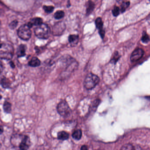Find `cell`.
I'll use <instances>...</instances> for the list:
<instances>
[{
  "label": "cell",
  "instance_id": "obj_4",
  "mask_svg": "<svg viewBox=\"0 0 150 150\" xmlns=\"http://www.w3.org/2000/svg\"><path fill=\"white\" fill-rule=\"evenodd\" d=\"M27 24H25L20 26L18 30V37L24 40H27L31 38V31Z\"/></svg>",
  "mask_w": 150,
  "mask_h": 150
},
{
  "label": "cell",
  "instance_id": "obj_21",
  "mask_svg": "<svg viewBox=\"0 0 150 150\" xmlns=\"http://www.w3.org/2000/svg\"><path fill=\"white\" fill-rule=\"evenodd\" d=\"M129 5H130L129 1L124 2L122 3L120 10L122 13L125 12L126 11V9L129 7Z\"/></svg>",
  "mask_w": 150,
  "mask_h": 150
},
{
  "label": "cell",
  "instance_id": "obj_1",
  "mask_svg": "<svg viewBox=\"0 0 150 150\" xmlns=\"http://www.w3.org/2000/svg\"><path fill=\"white\" fill-rule=\"evenodd\" d=\"M14 50L12 46L9 44H2L0 47V59L11 60L13 57Z\"/></svg>",
  "mask_w": 150,
  "mask_h": 150
},
{
  "label": "cell",
  "instance_id": "obj_26",
  "mask_svg": "<svg viewBox=\"0 0 150 150\" xmlns=\"http://www.w3.org/2000/svg\"><path fill=\"white\" fill-rule=\"evenodd\" d=\"M4 67L2 63L0 61V74L2 73L3 71Z\"/></svg>",
  "mask_w": 150,
  "mask_h": 150
},
{
  "label": "cell",
  "instance_id": "obj_8",
  "mask_svg": "<svg viewBox=\"0 0 150 150\" xmlns=\"http://www.w3.org/2000/svg\"><path fill=\"white\" fill-rule=\"evenodd\" d=\"M96 27L99 30V32L101 38H103L105 37V31L103 29V22L101 18H98L95 21Z\"/></svg>",
  "mask_w": 150,
  "mask_h": 150
},
{
  "label": "cell",
  "instance_id": "obj_17",
  "mask_svg": "<svg viewBox=\"0 0 150 150\" xmlns=\"http://www.w3.org/2000/svg\"><path fill=\"white\" fill-rule=\"evenodd\" d=\"M95 8V4L92 2L89 1L88 3V6L86 8V14L87 15H90L92 12Z\"/></svg>",
  "mask_w": 150,
  "mask_h": 150
},
{
  "label": "cell",
  "instance_id": "obj_13",
  "mask_svg": "<svg viewBox=\"0 0 150 150\" xmlns=\"http://www.w3.org/2000/svg\"><path fill=\"white\" fill-rule=\"evenodd\" d=\"M40 64V61L38 58H36V57L33 58L29 62V66L31 67H39Z\"/></svg>",
  "mask_w": 150,
  "mask_h": 150
},
{
  "label": "cell",
  "instance_id": "obj_19",
  "mask_svg": "<svg viewBox=\"0 0 150 150\" xmlns=\"http://www.w3.org/2000/svg\"><path fill=\"white\" fill-rule=\"evenodd\" d=\"M65 16V13L62 11H58L54 14V17L55 19H60L63 18Z\"/></svg>",
  "mask_w": 150,
  "mask_h": 150
},
{
  "label": "cell",
  "instance_id": "obj_18",
  "mask_svg": "<svg viewBox=\"0 0 150 150\" xmlns=\"http://www.w3.org/2000/svg\"><path fill=\"white\" fill-rule=\"evenodd\" d=\"M3 108L5 112L8 113H10L11 111V105L10 103L7 102V101H5L4 104Z\"/></svg>",
  "mask_w": 150,
  "mask_h": 150
},
{
  "label": "cell",
  "instance_id": "obj_7",
  "mask_svg": "<svg viewBox=\"0 0 150 150\" xmlns=\"http://www.w3.org/2000/svg\"><path fill=\"white\" fill-rule=\"evenodd\" d=\"M65 29V25L63 23H59L55 25L53 33L55 35H60L63 33Z\"/></svg>",
  "mask_w": 150,
  "mask_h": 150
},
{
  "label": "cell",
  "instance_id": "obj_24",
  "mask_svg": "<svg viewBox=\"0 0 150 150\" xmlns=\"http://www.w3.org/2000/svg\"><path fill=\"white\" fill-rule=\"evenodd\" d=\"M120 9L117 6L114 7L112 10V14L113 16L115 17L118 16L119 15Z\"/></svg>",
  "mask_w": 150,
  "mask_h": 150
},
{
  "label": "cell",
  "instance_id": "obj_28",
  "mask_svg": "<svg viewBox=\"0 0 150 150\" xmlns=\"http://www.w3.org/2000/svg\"><path fill=\"white\" fill-rule=\"evenodd\" d=\"M3 132V129L2 127H0V134H2Z\"/></svg>",
  "mask_w": 150,
  "mask_h": 150
},
{
  "label": "cell",
  "instance_id": "obj_3",
  "mask_svg": "<svg viewBox=\"0 0 150 150\" xmlns=\"http://www.w3.org/2000/svg\"><path fill=\"white\" fill-rule=\"evenodd\" d=\"M99 81L100 78L97 76L90 74L86 76L85 79L84 86L87 90H91L97 86Z\"/></svg>",
  "mask_w": 150,
  "mask_h": 150
},
{
  "label": "cell",
  "instance_id": "obj_10",
  "mask_svg": "<svg viewBox=\"0 0 150 150\" xmlns=\"http://www.w3.org/2000/svg\"><path fill=\"white\" fill-rule=\"evenodd\" d=\"M121 150H142L141 148L137 145L132 144H127L122 146Z\"/></svg>",
  "mask_w": 150,
  "mask_h": 150
},
{
  "label": "cell",
  "instance_id": "obj_12",
  "mask_svg": "<svg viewBox=\"0 0 150 150\" xmlns=\"http://www.w3.org/2000/svg\"><path fill=\"white\" fill-rule=\"evenodd\" d=\"M42 23V20L41 18H33L31 20L30 23H28L27 25L29 26L30 28L32 27L33 25H40Z\"/></svg>",
  "mask_w": 150,
  "mask_h": 150
},
{
  "label": "cell",
  "instance_id": "obj_23",
  "mask_svg": "<svg viewBox=\"0 0 150 150\" xmlns=\"http://www.w3.org/2000/svg\"><path fill=\"white\" fill-rule=\"evenodd\" d=\"M43 8L47 13H50L53 11L54 8L52 6H44Z\"/></svg>",
  "mask_w": 150,
  "mask_h": 150
},
{
  "label": "cell",
  "instance_id": "obj_30",
  "mask_svg": "<svg viewBox=\"0 0 150 150\" xmlns=\"http://www.w3.org/2000/svg\"><path fill=\"white\" fill-rule=\"evenodd\" d=\"M2 44H1V41H0V47H1V46Z\"/></svg>",
  "mask_w": 150,
  "mask_h": 150
},
{
  "label": "cell",
  "instance_id": "obj_25",
  "mask_svg": "<svg viewBox=\"0 0 150 150\" xmlns=\"http://www.w3.org/2000/svg\"><path fill=\"white\" fill-rule=\"evenodd\" d=\"M17 21L15 20V21H13V22H11V23L10 24L9 26L10 27L11 29H13L16 27L17 25Z\"/></svg>",
  "mask_w": 150,
  "mask_h": 150
},
{
  "label": "cell",
  "instance_id": "obj_22",
  "mask_svg": "<svg viewBox=\"0 0 150 150\" xmlns=\"http://www.w3.org/2000/svg\"><path fill=\"white\" fill-rule=\"evenodd\" d=\"M141 40L143 43H145V44H147L149 41V37L146 33H144L143 34L142 37L141 38Z\"/></svg>",
  "mask_w": 150,
  "mask_h": 150
},
{
  "label": "cell",
  "instance_id": "obj_29",
  "mask_svg": "<svg viewBox=\"0 0 150 150\" xmlns=\"http://www.w3.org/2000/svg\"><path fill=\"white\" fill-rule=\"evenodd\" d=\"M117 1H118L120 2L122 1H123V0H117Z\"/></svg>",
  "mask_w": 150,
  "mask_h": 150
},
{
  "label": "cell",
  "instance_id": "obj_16",
  "mask_svg": "<svg viewBox=\"0 0 150 150\" xmlns=\"http://www.w3.org/2000/svg\"><path fill=\"white\" fill-rule=\"evenodd\" d=\"M82 137V131L81 129L75 130L72 134V137L75 140H79Z\"/></svg>",
  "mask_w": 150,
  "mask_h": 150
},
{
  "label": "cell",
  "instance_id": "obj_14",
  "mask_svg": "<svg viewBox=\"0 0 150 150\" xmlns=\"http://www.w3.org/2000/svg\"><path fill=\"white\" fill-rule=\"evenodd\" d=\"M57 137L59 140L64 141L68 139L69 137V134L65 131H61L58 133Z\"/></svg>",
  "mask_w": 150,
  "mask_h": 150
},
{
  "label": "cell",
  "instance_id": "obj_15",
  "mask_svg": "<svg viewBox=\"0 0 150 150\" xmlns=\"http://www.w3.org/2000/svg\"><path fill=\"white\" fill-rule=\"evenodd\" d=\"M17 54L18 57H23L25 55V47L23 45H20L18 48Z\"/></svg>",
  "mask_w": 150,
  "mask_h": 150
},
{
  "label": "cell",
  "instance_id": "obj_6",
  "mask_svg": "<svg viewBox=\"0 0 150 150\" xmlns=\"http://www.w3.org/2000/svg\"><path fill=\"white\" fill-rule=\"evenodd\" d=\"M144 53V51L141 48H136L131 54L130 60L133 62L138 61L143 56Z\"/></svg>",
  "mask_w": 150,
  "mask_h": 150
},
{
  "label": "cell",
  "instance_id": "obj_9",
  "mask_svg": "<svg viewBox=\"0 0 150 150\" xmlns=\"http://www.w3.org/2000/svg\"><path fill=\"white\" fill-rule=\"evenodd\" d=\"M30 140L29 137L26 136H24L23 140L18 145L20 150H27L29 148Z\"/></svg>",
  "mask_w": 150,
  "mask_h": 150
},
{
  "label": "cell",
  "instance_id": "obj_27",
  "mask_svg": "<svg viewBox=\"0 0 150 150\" xmlns=\"http://www.w3.org/2000/svg\"><path fill=\"white\" fill-rule=\"evenodd\" d=\"M81 150H88V148L86 145H83L81 148Z\"/></svg>",
  "mask_w": 150,
  "mask_h": 150
},
{
  "label": "cell",
  "instance_id": "obj_5",
  "mask_svg": "<svg viewBox=\"0 0 150 150\" xmlns=\"http://www.w3.org/2000/svg\"><path fill=\"white\" fill-rule=\"evenodd\" d=\"M57 109L59 114L61 116H66L70 113V108L65 100H63L59 103L57 106Z\"/></svg>",
  "mask_w": 150,
  "mask_h": 150
},
{
  "label": "cell",
  "instance_id": "obj_2",
  "mask_svg": "<svg viewBox=\"0 0 150 150\" xmlns=\"http://www.w3.org/2000/svg\"><path fill=\"white\" fill-rule=\"evenodd\" d=\"M50 28L45 24L42 23L38 25L34 30L35 35L39 38L46 39L50 35Z\"/></svg>",
  "mask_w": 150,
  "mask_h": 150
},
{
  "label": "cell",
  "instance_id": "obj_11",
  "mask_svg": "<svg viewBox=\"0 0 150 150\" xmlns=\"http://www.w3.org/2000/svg\"><path fill=\"white\" fill-rule=\"evenodd\" d=\"M69 42L72 47L75 46L79 40V37L78 35H70L69 36Z\"/></svg>",
  "mask_w": 150,
  "mask_h": 150
},
{
  "label": "cell",
  "instance_id": "obj_20",
  "mask_svg": "<svg viewBox=\"0 0 150 150\" xmlns=\"http://www.w3.org/2000/svg\"><path fill=\"white\" fill-rule=\"evenodd\" d=\"M1 83L3 87H4V88H8L9 86L10 83V81H9V79L4 78L1 80Z\"/></svg>",
  "mask_w": 150,
  "mask_h": 150
}]
</instances>
